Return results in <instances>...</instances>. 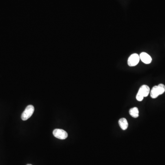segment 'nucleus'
<instances>
[{
	"instance_id": "1",
	"label": "nucleus",
	"mask_w": 165,
	"mask_h": 165,
	"mask_svg": "<svg viewBox=\"0 0 165 165\" xmlns=\"http://www.w3.org/2000/svg\"><path fill=\"white\" fill-rule=\"evenodd\" d=\"M165 92V86L164 84H159L158 86H155L152 88L151 91V97L153 99H155L159 95L163 94Z\"/></svg>"
},
{
	"instance_id": "2",
	"label": "nucleus",
	"mask_w": 165,
	"mask_h": 165,
	"mask_svg": "<svg viewBox=\"0 0 165 165\" xmlns=\"http://www.w3.org/2000/svg\"><path fill=\"white\" fill-rule=\"evenodd\" d=\"M150 92V87L146 85L141 86L139 89L136 95V99L138 101H143L144 98L148 97Z\"/></svg>"
},
{
	"instance_id": "3",
	"label": "nucleus",
	"mask_w": 165,
	"mask_h": 165,
	"mask_svg": "<svg viewBox=\"0 0 165 165\" xmlns=\"http://www.w3.org/2000/svg\"><path fill=\"white\" fill-rule=\"evenodd\" d=\"M34 110V108L33 105H29L27 106V107L21 115L22 119L23 121H26L33 114Z\"/></svg>"
},
{
	"instance_id": "4",
	"label": "nucleus",
	"mask_w": 165,
	"mask_h": 165,
	"mask_svg": "<svg viewBox=\"0 0 165 165\" xmlns=\"http://www.w3.org/2000/svg\"><path fill=\"white\" fill-rule=\"evenodd\" d=\"M140 55L136 53L131 55L127 60V64L130 66H136L140 62Z\"/></svg>"
},
{
	"instance_id": "5",
	"label": "nucleus",
	"mask_w": 165,
	"mask_h": 165,
	"mask_svg": "<svg viewBox=\"0 0 165 165\" xmlns=\"http://www.w3.org/2000/svg\"><path fill=\"white\" fill-rule=\"evenodd\" d=\"M53 135L58 139L60 140H65L68 136V134L66 131L61 129H55L53 132Z\"/></svg>"
},
{
	"instance_id": "6",
	"label": "nucleus",
	"mask_w": 165,
	"mask_h": 165,
	"mask_svg": "<svg viewBox=\"0 0 165 165\" xmlns=\"http://www.w3.org/2000/svg\"><path fill=\"white\" fill-rule=\"evenodd\" d=\"M140 59L145 64H150L152 61V58L147 53L142 52L140 55Z\"/></svg>"
},
{
	"instance_id": "7",
	"label": "nucleus",
	"mask_w": 165,
	"mask_h": 165,
	"mask_svg": "<svg viewBox=\"0 0 165 165\" xmlns=\"http://www.w3.org/2000/svg\"><path fill=\"white\" fill-rule=\"evenodd\" d=\"M118 123L120 127H121V129L123 130H126L129 126V124L127 123V120L125 118L120 119L118 121Z\"/></svg>"
},
{
	"instance_id": "8",
	"label": "nucleus",
	"mask_w": 165,
	"mask_h": 165,
	"mask_svg": "<svg viewBox=\"0 0 165 165\" xmlns=\"http://www.w3.org/2000/svg\"><path fill=\"white\" fill-rule=\"evenodd\" d=\"M129 114L132 117L134 118H137L139 116V109L137 107L132 108L129 110Z\"/></svg>"
},
{
	"instance_id": "9",
	"label": "nucleus",
	"mask_w": 165,
	"mask_h": 165,
	"mask_svg": "<svg viewBox=\"0 0 165 165\" xmlns=\"http://www.w3.org/2000/svg\"><path fill=\"white\" fill-rule=\"evenodd\" d=\"M31 165V164H28V165Z\"/></svg>"
}]
</instances>
